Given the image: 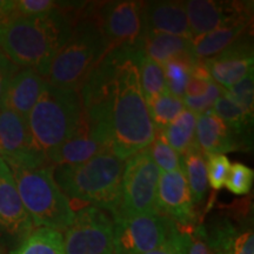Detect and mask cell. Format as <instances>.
Returning <instances> with one entry per match:
<instances>
[{"label":"cell","mask_w":254,"mask_h":254,"mask_svg":"<svg viewBox=\"0 0 254 254\" xmlns=\"http://www.w3.org/2000/svg\"><path fill=\"white\" fill-rule=\"evenodd\" d=\"M139 52L110 51L80 88L88 122L124 161L147 148L157 133L141 90Z\"/></svg>","instance_id":"6da1fadb"},{"label":"cell","mask_w":254,"mask_h":254,"mask_svg":"<svg viewBox=\"0 0 254 254\" xmlns=\"http://www.w3.org/2000/svg\"><path fill=\"white\" fill-rule=\"evenodd\" d=\"M71 2L49 13L17 17L0 26V47L18 67L44 74L71 36L81 9Z\"/></svg>","instance_id":"7a4b0ae2"},{"label":"cell","mask_w":254,"mask_h":254,"mask_svg":"<svg viewBox=\"0 0 254 254\" xmlns=\"http://www.w3.org/2000/svg\"><path fill=\"white\" fill-rule=\"evenodd\" d=\"M110 51L95 17L94 5L87 6L81 9L71 36L41 77L53 86L80 91Z\"/></svg>","instance_id":"3957f363"},{"label":"cell","mask_w":254,"mask_h":254,"mask_svg":"<svg viewBox=\"0 0 254 254\" xmlns=\"http://www.w3.org/2000/svg\"><path fill=\"white\" fill-rule=\"evenodd\" d=\"M125 161L105 151L78 165L53 166V177L67 198L114 214Z\"/></svg>","instance_id":"277c9868"},{"label":"cell","mask_w":254,"mask_h":254,"mask_svg":"<svg viewBox=\"0 0 254 254\" xmlns=\"http://www.w3.org/2000/svg\"><path fill=\"white\" fill-rule=\"evenodd\" d=\"M82 116L80 91L57 87L46 81L26 119L34 146L47 157L75 132Z\"/></svg>","instance_id":"5b68a950"},{"label":"cell","mask_w":254,"mask_h":254,"mask_svg":"<svg viewBox=\"0 0 254 254\" xmlns=\"http://www.w3.org/2000/svg\"><path fill=\"white\" fill-rule=\"evenodd\" d=\"M34 227L66 231L75 218L71 200L64 194L53 177L51 164L37 167L8 166Z\"/></svg>","instance_id":"8992f818"},{"label":"cell","mask_w":254,"mask_h":254,"mask_svg":"<svg viewBox=\"0 0 254 254\" xmlns=\"http://www.w3.org/2000/svg\"><path fill=\"white\" fill-rule=\"evenodd\" d=\"M160 174L147 148L127 159L124 165L113 220L159 213L157 192Z\"/></svg>","instance_id":"52a82bcc"},{"label":"cell","mask_w":254,"mask_h":254,"mask_svg":"<svg viewBox=\"0 0 254 254\" xmlns=\"http://www.w3.org/2000/svg\"><path fill=\"white\" fill-rule=\"evenodd\" d=\"M179 226L161 213L113 220L114 254H144L164 245Z\"/></svg>","instance_id":"ba28073f"},{"label":"cell","mask_w":254,"mask_h":254,"mask_svg":"<svg viewBox=\"0 0 254 254\" xmlns=\"http://www.w3.org/2000/svg\"><path fill=\"white\" fill-rule=\"evenodd\" d=\"M144 1L124 0L94 5L98 19L110 50H140L144 38Z\"/></svg>","instance_id":"9c48e42d"},{"label":"cell","mask_w":254,"mask_h":254,"mask_svg":"<svg viewBox=\"0 0 254 254\" xmlns=\"http://www.w3.org/2000/svg\"><path fill=\"white\" fill-rule=\"evenodd\" d=\"M63 237L65 254H114L113 219L94 206L75 212Z\"/></svg>","instance_id":"30bf717a"},{"label":"cell","mask_w":254,"mask_h":254,"mask_svg":"<svg viewBox=\"0 0 254 254\" xmlns=\"http://www.w3.org/2000/svg\"><path fill=\"white\" fill-rule=\"evenodd\" d=\"M0 158L8 166L37 167L50 164L34 146L26 119L7 107H0Z\"/></svg>","instance_id":"8fae6325"},{"label":"cell","mask_w":254,"mask_h":254,"mask_svg":"<svg viewBox=\"0 0 254 254\" xmlns=\"http://www.w3.org/2000/svg\"><path fill=\"white\" fill-rule=\"evenodd\" d=\"M185 7L192 40L233 21L252 19L250 2L190 0Z\"/></svg>","instance_id":"7c38bea8"},{"label":"cell","mask_w":254,"mask_h":254,"mask_svg":"<svg viewBox=\"0 0 254 254\" xmlns=\"http://www.w3.org/2000/svg\"><path fill=\"white\" fill-rule=\"evenodd\" d=\"M159 213L166 215L184 231H193L195 224L194 204L183 170L161 173L157 192Z\"/></svg>","instance_id":"4fadbf2b"},{"label":"cell","mask_w":254,"mask_h":254,"mask_svg":"<svg viewBox=\"0 0 254 254\" xmlns=\"http://www.w3.org/2000/svg\"><path fill=\"white\" fill-rule=\"evenodd\" d=\"M202 64L213 81L228 88L253 73V44L251 34L241 36L217 56L204 59Z\"/></svg>","instance_id":"5bb4252c"},{"label":"cell","mask_w":254,"mask_h":254,"mask_svg":"<svg viewBox=\"0 0 254 254\" xmlns=\"http://www.w3.org/2000/svg\"><path fill=\"white\" fill-rule=\"evenodd\" d=\"M0 228L8 236L23 240L34 225L19 195L14 177L8 165L0 158Z\"/></svg>","instance_id":"9a60e30c"},{"label":"cell","mask_w":254,"mask_h":254,"mask_svg":"<svg viewBox=\"0 0 254 254\" xmlns=\"http://www.w3.org/2000/svg\"><path fill=\"white\" fill-rule=\"evenodd\" d=\"M105 151H110L106 139L91 125L84 113L75 132L57 150L47 154L46 159L52 166L78 165Z\"/></svg>","instance_id":"2e32d148"},{"label":"cell","mask_w":254,"mask_h":254,"mask_svg":"<svg viewBox=\"0 0 254 254\" xmlns=\"http://www.w3.org/2000/svg\"><path fill=\"white\" fill-rule=\"evenodd\" d=\"M144 32L190 38L185 1L145 2Z\"/></svg>","instance_id":"e0dca14e"},{"label":"cell","mask_w":254,"mask_h":254,"mask_svg":"<svg viewBox=\"0 0 254 254\" xmlns=\"http://www.w3.org/2000/svg\"><path fill=\"white\" fill-rule=\"evenodd\" d=\"M195 142L204 154H225L244 150L245 145L212 110L199 114L196 120Z\"/></svg>","instance_id":"ac0fdd59"},{"label":"cell","mask_w":254,"mask_h":254,"mask_svg":"<svg viewBox=\"0 0 254 254\" xmlns=\"http://www.w3.org/2000/svg\"><path fill=\"white\" fill-rule=\"evenodd\" d=\"M46 86V80L31 68L18 69L9 82L2 106L27 119Z\"/></svg>","instance_id":"d6986e66"},{"label":"cell","mask_w":254,"mask_h":254,"mask_svg":"<svg viewBox=\"0 0 254 254\" xmlns=\"http://www.w3.org/2000/svg\"><path fill=\"white\" fill-rule=\"evenodd\" d=\"M205 231L209 254H254L252 228H239L231 221L220 220Z\"/></svg>","instance_id":"ffe728a7"},{"label":"cell","mask_w":254,"mask_h":254,"mask_svg":"<svg viewBox=\"0 0 254 254\" xmlns=\"http://www.w3.org/2000/svg\"><path fill=\"white\" fill-rule=\"evenodd\" d=\"M251 25H252V19H241L196 38L192 40L194 56L199 60L217 56L239 39L241 36L247 33Z\"/></svg>","instance_id":"44dd1931"},{"label":"cell","mask_w":254,"mask_h":254,"mask_svg":"<svg viewBox=\"0 0 254 254\" xmlns=\"http://www.w3.org/2000/svg\"><path fill=\"white\" fill-rule=\"evenodd\" d=\"M140 50L161 66L173 59L194 55L190 38L171 34H145Z\"/></svg>","instance_id":"7402d4cb"},{"label":"cell","mask_w":254,"mask_h":254,"mask_svg":"<svg viewBox=\"0 0 254 254\" xmlns=\"http://www.w3.org/2000/svg\"><path fill=\"white\" fill-rule=\"evenodd\" d=\"M212 111L217 114L222 122L230 127L239 140L245 145V147H250L251 132H252L253 114L247 113L239 105L230 99L226 94L221 95L215 101Z\"/></svg>","instance_id":"603a6c76"},{"label":"cell","mask_w":254,"mask_h":254,"mask_svg":"<svg viewBox=\"0 0 254 254\" xmlns=\"http://www.w3.org/2000/svg\"><path fill=\"white\" fill-rule=\"evenodd\" d=\"M196 120H198V114L185 109L161 131L166 141L173 150L180 154V157L193 147H196Z\"/></svg>","instance_id":"cb8c5ba5"},{"label":"cell","mask_w":254,"mask_h":254,"mask_svg":"<svg viewBox=\"0 0 254 254\" xmlns=\"http://www.w3.org/2000/svg\"><path fill=\"white\" fill-rule=\"evenodd\" d=\"M182 170L189 184L193 204H200L207 193L208 180L205 155L198 146L182 155Z\"/></svg>","instance_id":"d4e9b609"},{"label":"cell","mask_w":254,"mask_h":254,"mask_svg":"<svg viewBox=\"0 0 254 254\" xmlns=\"http://www.w3.org/2000/svg\"><path fill=\"white\" fill-rule=\"evenodd\" d=\"M11 254H65L63 233L46 227L34 228Z\"/></svg>","instance_id":"484cf974"},{"label":"cell","mask_w":254,"mask_h":254,"mask_svg":"<svg viewBox=\"0 0 254 254\" xmlns=\"http://www.w3.org/2000/svg\"><path fill=\"white\" fill-rule=\"evenodd\" d=\"M198 62L199 59L193 55L173 59L163 65L167 92L183 99L192 69Z\"/></svg>","instance_id":"4316f807"},{"label":"cell","mask_w":254,"mask_h":254,"mask_svg":"<svg viewBox=\"0 0 254 254\" xmlns=\"http://www.w3.org/2000/svg\"><path fill=\"white\" fill-rule=\"evenodd\" d=\"M146 104L157 131H163L168 124L172 123L186 109L182 98L176 97L167 91Z\"/></svg>","instance_id":"83f0119b"},{"label":"cell","mask_w":254,"mask_h":254,"mask_svg":"<svg viewBox=\"0 0 254 254\" xmlns=\"http://www.w3.org/2000/svg\"><path fill=\"white\" fill-rule=\"evenodd\" d=\"M138 65L141 90L146 103L167 91L163 66L145 56L141 50L139 52Z\"/></svg>","instance_id":"f1b7e54d"},{"label":"cell","mask_w":254,"mask_h":254,"mask_svg":"<svg viewBox=\"0 0 254 254\" xmlns=\"http://www.w3.org/2000/svg\"><path fill=\"white\" fill-rule=\"evenodd\" d=\"M147 151L160 172H173L182 168V157L171 147L161 131L155 133L154 140L148 146Z\"/></svg>","instance_id":"f546056e"},{"label":"cell","mask_w":254,"mask_h":254,"mask_svg":"<svg viewBox=\"0 0 254 254\" xmlns=\"http://www.w3.org/2000/svg\"><path fill=\"white\" fill-rule=\"evenodd\" d=\"M208 185L213 190H221L227 182L231 171V161L226 154H204Z\"/></svg>","instance_id":"4dcf8cb0"},{"label":"cell","mask_w":254,"mask_h":254,"mask_svg":"<svg viewBox=\"0 0 254 254\" xmlns=\"http://www.w3.org/2000/svg\"><path fill=\"white\" fill-rule=\"evenodd\" d=\"M254 180V171L241 163L231 165V171L228 174L225 187L231 193L236 195H246L252 190Z\"/></svg>","instance_id":"1f68e13d"},{"label":"cell","mask_w":254,"mask_h":254,"mask_svg":"<svg viewBox=\"0 0 254 254\" xmlns=\"http://www.w3.org/2000/svg\"><path fill=\"white\" fill-rule=\"evenodd\" d=\"M225 94L247 113L253 114L254 104V80L253 73L233 86L225 88Z\"/></svg>","instance_id":"d6a6232c"},{"label":"cell","mask_w":254,"mask_h":254,"mask_svg":"<svg viewBox=\"0 0 254 254\" xmlns=\"http://www.w3.org/2000/svg\"><path fill=\"white\" fill-rule=\"evenodd\" d=\"M225 88L221 87L220 85H218L217 82L213 81L212 79L208 82L207 90L200 97H184V104L187 110L192 111V112L199 114H202L206 111L212 110L215 101L218 100L219 97H221L224 94Z\"/></svg>","instance_id":"836d02e7"},{"label":"cell","mask_w":254,"mask_h":254,"mask_svg":"<svg viewBox=\"0 0 254 254\" xmlns=\"http://www.w3.org/2000/svg\"><path fill=\"white\" fill-rule=\"evenodd\" d=\"M62 4L53 0H15V11L18 17H33L49 13Z\"/></svg>","instance_id":"e575fe53"},{"label":"cell","mask_w":254,"mask_h":254,"mask_svg":"<svg viewBox=\"0 0 254 254\" xmlns=\"http://www.w3.org/2000/svg\"><path fill=\"white\" fill-rule=\"evenodd\" d=\"M190 232L179 227L164 245L144 254H189Z\"/></svg>","instance_id":"d590c367"},{"label":"cell","mask_w":254,"mask_h":254,"mask_svg":"<svg viewBox=\"0 0 254 254\" xmlns=\"http://www.w3.org/2000/svg\"><path fill=\"white\" fill-rule=\"evenodd\" d=\"M19 67L0 47V107L4 103V98L12 78L18 72Z\"/></svg>","instance_id":"8d00e7d4"},{"label":"cell","mask_w":254,"mask_h":254,"mask_svg":"<svg viewBox=\"0 0 254 254\" xmlns=\"http://www.w3.org/2000/svg\"><path fill=\"white\" fill-rule=\"evenodd\" d=\"M189 254H209L205 226L202 225L194 227L190 232Z\"/></svg>","instance_id":"74e56055"},{"label":"cell","mask_w":254,"mask_h":254,"mask_svg":"<svg viewBox=\"0 0 254 254\" xmlns=\"http://www.w3.org/2000/svg\"><path fill=\"white\" fill-rule=\"evenodd\" d=\"M17 17L15 0H0V26Z\"/></svg>","instance_id":"f35d334b"},{"label":"cell","mask_w":254,"mask_h":254,"mask_svg":"<svg viewBox=\"0 0 254 254\" xmlns=\"http://www.w3.org/2000/svg\"><path fill=\"white\" fill-rule=\"evenodd\" d=\"M0 254H7V252H6V250H5V247L1 245V244H0Z\"/></svg>","instance_id":"ab89813d"}]
</instances>
